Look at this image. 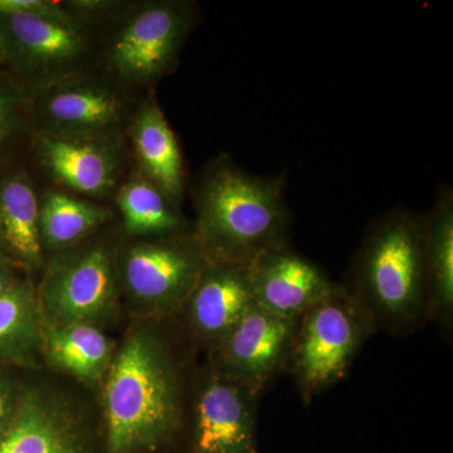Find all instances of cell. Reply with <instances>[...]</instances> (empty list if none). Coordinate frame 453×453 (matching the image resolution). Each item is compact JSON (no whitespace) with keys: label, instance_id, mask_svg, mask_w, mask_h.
I'll return each mask as SVG.
<instances>
[{"label":"cell","instance_id":"obj_1","mask_svg":"<svg viewBox=\"0 0 453 453\" xmlns=\"http://www.w3.org/2000/svg\"><path fill=\"white\" fill-rule=\"evenodd\" d=\"M283 178L250 174L226 157L216 160L196 192L193 237L207 262L250 266L286 246L288 210Z\"/></svg>","mask_w":453,"mask_h":453},{"label":"cell","instance_id":"obj_2","mask_svg":"<svg viewBox=\"0 0 453 453\" xmlns=\"http://www.w3.org/2000/svg\"><path fill=\"white\" fill-rule=\"evenodd\" d=\"M110 453L153 449L180 421L177 366L164 340L150 327L131 330L105 378Z\"/></svg>","mask_w":453,"mask_h":453},{"label":"cell","instance_id":"obj_3","mask_svg":"<svg viewBox=\"0 0 453 453\" xmlns=\"http://www.w3.org/2000/svg\"><path fill=\"white\" fill-rule=\"evenodd\" d=\"M426 217L395 211L366 238L357 262L356 288L349 290L374 321L402 327L427 306Z\"/></svg>","mask_w":453,"mask_h":453},{"label":"cell","instance_id":"obj_4","mask_svg":"<svg viewBox=\"0 0 453 453\" xmlns=\"http://www.w3.org/2000/svg\"><path fill=\"white\" fill-rule=\"evenodd\" d=\"M372 325L365 305L336 285L301 316L288 359L306 402L344 378Z\"/></svg>","mask_w":453,"mask_h":453},{"label":"cell","instance_id":"obj_5","mask_svg":"<svg viewBox=\"0 0 453 453\" xmlns=\"http://www.w3.org/2000/svg\"><path fill=\"white\" fill-rule=\"evenodd\" d=\"M0 37L5 70L31 97L80 74L91 47L86 23L73 14L0 13Z\"/></svg>","mask_w":453,"mask_h":453},{"label":"cell","instance_id":"obj_6","mask_svg":"<svg viewBox=\"0 0 453 453\" xmlns=\"http://www.w3.org/2000/svg\"><path fill=\"white\" fill-rule=\"evenodd\" d=\"M35 291L46 326H98L119 309L115 256L103 243L62 251L47 265Z\"/></svg>","mask_w":453,"mask_h":453},{"label":"cell","instance_id":"obj_7","mask_svg":"<svg viewBox=\"0 0 453 453\" xmlns=\"http://www.w3.org/2000/svg\"><path fill=\"white\" fill-rule=\"evenodd\" d=\"M193 3H142L122 18L107 42L106 61L116 79L151 85L169 73L195 25Z\"/></svg>","mask_w":453,"mask_h":453},{"label":"cell","instance_id":"obj_8","mask_svg":"<svg viewBox=\"0 0 453 453\" xmlns=\"http://www.w3.org/2000/svg\"><path fill=\"white\" fill-rule=\"evenodd\" d=\"M120 288L148 314L184 308L207 264L193 234L165 235L122 247L115 256Z\"/></svg>","mask_w":453,"mask_h":453},{"label":"cell","instance_id":"obj_9","mask_svg":"<svg viewBox=\"0 0 453 453\" xmlns=\"http://www.w3.org/2000/svg\"><path fill=\"white\" fill-rule=\"evenodd\" d=\"M33 134L62 138L119 139L127 107L118 89L91 76H76L31 97Z\"/></svg>","mask_w":453,"mask_h":453},{"label":"cell","instance_id":"obj_10","mask_svg":"<svg viewBox=\"0 0 453 453\" xmlns=\"http://www.w3.org/2000/svg\"><path fill=\"white\" fill-rule=\"evenodd\" d=\"M0 453H89L81 411L62 390L23 381L13 422Z\"/></svg>","mask_w":453,"mask_h":453},{"label":"cell","instance_id":"obj_11","mask_svg":"<svg viewBox=\"0 0 453 453\" xmlns=\"http://www.w3.org/2000/svg\"><path fill=\"white\" fill-rule=\"evenodd\" d=\"M296 325L253 303L214 351V366L261 392L288 359Z\"/></svg>","mask_w":453,"mask_h":453},{"label":"cell","instance_id":"obj_12","mask_svg":"<svg viewBox=\"0 0 453 453\" xmlns=\"http://www.w3.org/2000/svg\"><path fill=\"white\" fill-rule=\"evenodd\" d=\"M257 395L243 381L214 366L196 396V452L256 453Z\"/></svg>","mask_w":453,"mask_h":453},{"label":"cell","instance_id":"obj_13","mask_svg":"<svg viewBox=\"0 0 453 453\" xmlns=\"http://www.w3.org/2000/svg\"><path fill=\"white\" fill-rule=\"evenodd\" d=\"M253 303L297 321L334 288L326 273L288 246L264 253L249 266Z\"/></svg>","mask_w":453,"mask_h":453},{"label":"cell","instance_id":"obj_14","mask_svg":"<svg viewBox=\"0 0 453 453\" xmlns=\"http://www.w3.org/2000/svg\"><path fill=\"white\" fill-rule=\"evenodd\" d=\"M32 144L42 168L73 192L109 195L120 175L119 139L62 138L33 134Z\"/></svg>","mask_w":453,"mask_h":453},{"label":"cell","instance_id":"obj_15","mask_svg":"<svg viewBox=\"0 0 453 453\" xmlns=\"http://www.w3.org/2000/svg\"><path fill=\"white\" fill-rule=\"evenodd\" d=\"M252 303L249 266L207 262L184 308L193 332L214 353Z\"/></svg>","mask_w":453,"mask_h":453},{"label":"cell","instance_id":"obj_16","mask_svg":"<svg viewBox=\"0 0 453 453\" xmlns=\"http://www.w3.org/2000/svg\"><path fill=\"white\" fill-rule=\"evenodd\" d=\"M0 229L8 257L20 270H41L40 199L19 164L0 166Z\"/></svg>","mask_w":453,"mask_h":453},{"label":"cell","instance_id":"obj_17","mask_svg":"<svg viewBox=\"0 0 453 453\" xmlns=\"http://www.w3.org/2000/svg\"><path fill=\"white\" fill-rule=\"evenodd\" d=\"M142 175L179 204L184 195L183 157L168 120L155 98H149L127 124Z\"/></svg>","mask_w":453,"mask_h":453},{"label":"cell","instance_id":"obj_18","mask_svg":"<svg viewBox=\"0 0 453 453\" xmlns=\"http://www.w3.org/2000/svg\"><path fill=\"white\" fill-rule=\"evenodd\" d=\"M44 335L35 286L18 279L0 296V369L37 365L43 357Z\"/></svg>","mask_w":453,"mask_h":453},{"label":"cell","instance_id":"obj_19","mask_svg":"<svg viewBox=\"0 0 453 453\" xmlns=\"http://www.w3.org/2000/svg\"><path fill=\"white\" fill-rule=\"evenodd\" d=\"M115 353L111 339L95 325L46 326V362L86 386L96 387L105 380Z\"/></svg>","mask_w":453,"mask_h":453},{"label":"cell","instance_id":"obj_20","mask_svg":"<svg viewBox=\"0 0 453 453\" xmlns=\"http://www.w3.org/2000/svg\"><path fill=\"white\" fill-rule=\"evenodd\" d=\"M426 279L427 306L442 318L453 310V196L442 188L434 208L426 217Z\"/></svg>","mask_w":453,"mask_h":453},{"label":"cell","instance_id":"obj_21","mask_svg":"<svg viewBox=\"0 0 453 453\" xmlns=\"http://www.w3.org/2000/svg\"><path fill=\"white\" fill-rule=\"evenodd\" d=\"M116 203L125 231L131 235L165 237L181 234L186 228L178 205L142 175L131 178L119 189Z\"/></svg>","mask_w":453,"mask_h":453},{"label":"cell","instance_id":"obj_22","mask_svg":"<svg viewBox=\"0 0 453 453\" xmlns=\"http://www.w3.org/2000/svg\"><path fill=\"white\" fill-rule=\"evenodd\" d=\"M112 219V211L62 192H50L40 203L42 247L68 249Z\"/></svg>","mask_w":453,"mask_h":453},{"label":"cell","instance_id":"obj_23","mask_svg":"<svg viewBox=\"0 0 453 453\" xmlns=\"http://www.w3.org/2000/svg\"><path fill=\"white\" fill-rule=\"evenodd\" d=\"M32 136L31 95L0 68V166L16 162Z\"/></svg>","mask_w":453,"mask_h":453},{"label":"cell","instance_id":"obj_24","mask_svg":"<svg viewBox=\"0 0 453 453\" xmlns=\"http://www.w3.org/2000/svg\"><path fill=\"white\" fill-rule=\"evenodd\" d=\"M23 381L12 369H0V436L9 428L19 405Z\"/></svg>","mask_w":453,"mask_h":453},{"label":"cell","instance_id":"obj_25","mask_svg":"<svg viewBox=\"0 0 453 453\" xmlns=\"http://www.w3.org/2000/svg\"><path fill=\"white\" fill-rule=\"evenodd\" d=\"M0 13H28L40 16H70L62 3L50 0H0Z\"/></svg>","mask_w":453,"mask_h":453},{"label":"cell","instance_id":"obj_26","mask_svg":"<svg viewBox=\"0 0 453 453\" xmlns=\"http://www.w3.org/2000/svg\"><path fill=\"white\" fill-rule=\"evenodd\" d=\"M65 11L73 14L76 19L88 25L91 20L111 14L116 9L122 7V3L112 0H74V2L62 3Z\"/></svg>","mask_w":453,"mask_h":453},{"label":"cell","instance_id":"obj_27","mask_svg":"<svg viewBox=\"0 0 453 453\" xmlns=\"http://www.w3.org/2000/svg\"><path fill=\"white\" fill-rule=\"evenodd\" d=\"M17 268L11 265H0V296L5 294L19 279L16 275Z\"/></svg>","mask_w":453,"mask_h":453},{"label":"cell","instance_id":"obj_28","mask_svg":"<svg viewBox=\"0 0 453 453\" xmlns=\"http://www.w3.org/2000/svg\"><path fill=\"white\" fill-rule=\"evenodd\" d=\"M5 65V50L3 46L2 37H0V68H4Z\"/></svg>","mask_w":453,"mask_h":453},{"label":"cell","instance_id":"obj_29","mask_svg":"<svg viewBox=\"0 0 453 453\" xmlns=\"http://www.w3.org/2000/svg\"><path fill=\"white\" fill-rule=\"evenodd\" d=\"M0 265H11V266H14L17 268L16 265L13 264L11 258H8L4 253L0 252Z\"/></svg>","mask_w":453,"mask_h":453},{"label":"cell","instance_id":"obj_30","mask_svg":"<svg viewBox=\"0 0 453 453\" xmlns=\"http://www.w3.org/2000/svg\"><path fill=\"white\" fill-rule=\"evenodd\" d=\"M0 252L4 253V255L7 256V257H8L7 251H5L4 240H3L2 229H0ZM13 264H14V262H13Z\"/></svg>","mask_w":453,"mask_h":453}]
</instances>
